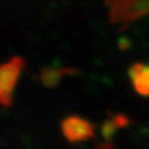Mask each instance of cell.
<instances>
[{
	"label": "cell",
	"mask_w": 149,
	"mask_h": 149,
	"mask_svg": "<svg viewBox=\"0 0 149 149\" xmlns=\"http://www.w3.org/2000/svg\"><path fill=\"white\" fill-rule=\"evenodd\" d=\"M109 20L118 25H128L149 15V0H108Z\"/></svg>",
	"instance_id": "cell-1"
},
{
	"label": "cell",
	"mask_w": 149,
	"mask_h": 149,
	"mask_svg": "<svg viewBox=\"0 0 149 149\" xmlns=\"http://www.w3.org/2000/svg\"><path fill=\"white\" fill-rule=\"evenodd\" d=\"M25 66L24 59L14 56L0 66V104L10 107L13 101V92Z\"/></svg>",
	"instance_id": "cell-2"
},
{
	"label": "cell",
	"mask_w": 149,
	"mask_h": 149,
	"mask_svg": "<svg viewBox=\"0 0 149 149\" xmlns=\"http://www.w3.org/2000/svg\"><path fill=\"white\" fill-rule=\"evenodd\" d=\"M61 130L66 140L70 143L87 141L94 135L92 123L80 116H69L61 123Z\"/></svg>",
	"instance_id": "cell-3"
},
{
	"label": "cell",
	"mask_w": 149,
	"mask_h": 149,
	"mask_svg": "<svg viewBox=\"0 0 149 149\" xmlns=\"http://www.w3.org/2000/svg\"><path fill=\"white\" fill-rule=\"evenodd\" d=\"M129 78L137 94L142 96H149V65H133L129 69Z\"/></svg>",
	"instance_id": "cell-4"
},
{
	"label": "cell",
	"mask_w": 149,
	"mask_h": 149,
	"mask_svg": "<svg viewBox=\"0 0 149 149\" xmlns=\"http://www.w3.org/2000/svg\"><path fill=\"white\" fill-rule=\"evenodd\" d=\"M75 73L77 69L69 67H47L42 69L40 80L46 87H54L61 81L63 77L73 75Z\"/></svg>",
	"instance_id": "cell-5"
}]
</instances>
